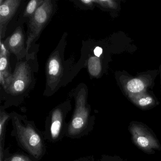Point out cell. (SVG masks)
I'll list each match as a JSON object with an SVG mask.
<instances>
[{"label":"cell","mask_w":161,"mask_h":161,"mask_svg":"<svg viewBox=\"0 0 161 161\" xmlns=\"http://www.w3.org/2000/svg\"><path fill=\"white\" fill-rule=\"evenodd\" d=\"M38 69L35 53H29L18 62L1 94V100L4 101L2 106L4 109L19 106L23 103L34 85V73Z\"/></svg>","instance_id":"6da1fadb"},{"label":"cell","mask_w":161,"mask_h":161,"mask_svg":"<svg viewBox=\"0 0 161 161\" xmlns=\"http://www.w3.org/2000/svg\"><path fill=\"white\" fill-rule=\"evenodd\" d=\"M11 114L13 126L11 136L15 137L22 150L37 161H40L47 153L46 140L43 131L25 115L15 112Z\"/></svg>","instance_id":"7a4b0ae2"},{"label":"cell","mask_w":161,"mask_h":161,"mask_svg":"<svg viewBox=\"0 0 161 161\" xmlns=\"http://www.w3.org/2000/svg\"><path fill=\"white\" fill-rule=\"evenodd\" d=\"M75 107L73 114L68 122L65 136L79 139L88 135L93 130L95 116L91 114V106L87 102V89L81 84L73 94Z\"/></svg>","instance_id":"3957f363"},{"label":"cell","mask_w":161,"mask_h":161,"mask_svg":"<svg viewBox=\"0 0 161 161\" xmlns=\"http://www.w3.org/2000/svg\"><path fill=\"white\" fill-rule=\"evenodd\" d=\"M66 41L64 35L59 45L51 54L46 67V86L44 96L50 97L54 94L64 81L65 75L64 52Z\"/></svg>","instance_id":"277c9868"},{"label":"cell","mask_w":161,"mask_h":161,"mask_svg":"<svg viewBox=\"0 0 161 161\" xmlns=\"http://www.w3.org/2000/svg\"><path fill=\"white\" fill-rule=\"evenodd\" d=\"M72 109L69 100L54 107L49 113L45 121L43 131L45 139L52 143H57L65 136L68 122L66 117Z\"/></svg>","instance_id":"5b68a950"},{"label":"cell","mask_w":161,"mask_h":161,"mask_svg":"<svg viewBox=\"0 0 161 161\" xmlns=\"http://www.w3.org/2000/svg\"><path fill=\"white\" fill-rule=\"evenodd\" d=\"M56 9L55 1L44 0L33 15L28 20L26 48L29 53L33 43L39 38L41 32L54 14Z\"/></svg>","instance_id":"8992f818"},{"label":"cell","mask_w":161,"mask_h":161,"mask_svg":"<svg viewBox=\"0 0 161 161\" xmlns=\"http://www.w3.org/2000/svg\"><path fill=\"white\" fill-rule=\"evenodd\" d=\"M157 75L156 70L143 72L136 77L119 73L116 75V80L120 89L128 97L147 92L148 89L153 86Z\"/></svg>","instance_id":"52a82bcc"},{"label":"cell","mask_w":161,"mask_h":161,"mask_svg":"<svg viewBox=\"0 0 161 161\" xmlns=\"http://www.w3.org/2000/svg\"><path fill=\"white\" fill-rule=\"evenodd\" d=\"M130 131L136 145L143 150L149 152L160 148L157 140L143 126L133 124L130 127Z\"/></svg>","instance_id":"ba28073f"},{"label":"cell","mask_w":161,"mask_h":161,"mask_svg":"<svg viewBox=\"0 0 161 161\" xmlns=\"http://www.w3.org/2000/svg\"><path fill=\"white\" fill-rule=\"evenodd\" d=\"M25 34L22 26H19L4 42V46L10 53L15 55L18 62L22 60L28 54L25 46Z\"/></svg>","instance_id":"9c48e42d"},{"label":"cell","mask_w":161,"mask_h":161,"mask_svg":"<svg viewBox=\"0 0 161 161\" xmlns=\"http://www.w3.org/2000/svg\"><path fill=\"white\" fill-rule=\"evenodd\" d=\"M20 0H5L0 1V37H5L7 26L17 12L21 4Z\"/></svg>","instance_id":"30bf717a"},{"label":"cell","mask_w":161,"mask_h":161,"mask_svg":"<svg viewBox=\"0 0 161 161\" xmlns=\"http://www.w3.org/2000/svg\"><path fill=\"white\" fill-rule=\"evenodd\" d=\"M10 53L1 40L0 53V83L3 88L13 74L10 67Z\"/></svg>","instance_id":"8fae6325"},{"label":"cell","mask_w":161,"mask_h":161,"mask_svg":"<svg viewBox=\"0 0 161 161\" xmlns=\"http://www.w3.org/2000/svg\"><path fill=\"white\" fill-rule=\"evenodd\" d=\"M127 97L135 105L142 109L153 107L156 103V100L154 96L148 93L147 91L136 95H130Z\"/></svg>","instance_id":"7c38bea8"},{"label":"cell","mask_w":161,"mask_h":161,"mask_svg":"<svg viewBox=\"0 0 161 161\" xmlns=\"http://www.w3.org/2000/svg\"><path fill=\"white\" fill-rule=\"evenodd\" d=\"M11 113H8L2 106L0 108V149H4L6 128L9 120H11Z\"/></svg>","instance_id":"4fadbf2b"},{"label":"cell","mask_w":161,"mask_h":161,"mask_svg":"<svg viewBox=\"0 0 161 161\" xmlns=\"http://www.w3.org/2000/svg\"><path fill=\"white\" fill-rule=\"evenodd\" d=\"M0 161H37L28 153H9L5 149L4 152L0 153Z\"/></svg>","instance_id":"5bb4252c"},{"label":"cell","mask_w":161,"mask_h":161,"mask_svg":"<svg viewBox=\"0 0 161 161\" xmlns=\"http://www.w3.org/2000/svg\"><path fill=\"white\" fill-rule=\"evenodd\" d=\"M87 65L91 76L98 77L101 75L102 71V66L99 57L95 56L89 57L87 61Z\"/></svg>","instance_id":"9a60e30c"},{"label":"cell","mask_w":161,"mask_h":161,"mask_svg":"<svg viewBox=\"0 0 161 161\" xmlns=\"http://www.w3.org/2000/svg\"><path fill=\"white\" fill-rule=\"evenodd\" d=\"M44 0H31L27 4L23 14V18L29 20L36 13Z\"/></svg>","instance_id":"2e32d148"},{"label":"cell","mask_w":161,"mask_h":161,"mask_svg":"<svg viewBox=\"0 0 161 161\" xmlns=\"http://www.w3.org/2000/svg\"><path fill=\"white\" fill-rule=\"evenodd\" d=\"M95 4L100 7L109 10H115L118 4L115 1L113 0H94Z\"/></svg>","instance_id":"e0dca14e"},{"label":"cell","mask_w":161,"mask_h":161,"mask_svg":"<svg viewBox=\"0 0 161 161\" xmlns=\"http://www.w3.org/2000/svg\"><path fill=\"white\" fill-rule=\"evenodd\" d=\"M80 2L87 8H93L96 4L94 0H81Z\"/></svg>","instance_id":"ac0fdd59"},{"label":"cell","mask_w":161,"mask_h":161,"mask_svg":"<svg viewBox=\"0 0 161 161\" xmlns=\"http://www.w3.org/2000/svg\"><path fill=\"white\" fill-rule=\"evenodd\" d=\"M72 161H95L94 156L91 155L82 156Z\"/></svg>","instance_id":"d6986e66"},{"label":"cell","mask_w":161,"mask_h":161,"mask_svg":"<svg viewBox=\"0 0 161 161\" xmlns=\"http://www.w3.org/2000/svg\"><path fill=\"white\" fill-rule=\"evenodd\" d=\"M95 56L96 57H100L103 53V49L100 47H97L95 48L94 50Z\"/></svg>","instance_id":"ffe728a7"},{"label":"cell","mask_w":161,"mask_h":161,"mask_svg":"<svg viewBox=\"0 0 161 161\" xmlns=\"http://www.w3.org/2000/svg\"><path fill=\"white\" fill-rule=\"evenodd\" d=\"M101 161H108V160L106 159V158H105V157H103V158H102V159Z\"/></svg>","instance_id":"44dd1931"},{"label":"cell","mask_w":161,"mask_h":161,"mask_svg":"<svg viewBox=\"0 0 161 161\" xmlns=\"http://www.w3.org/2000/svg\"><path fill=\"white\" fill-rule=\"evenodd\" d=\"M160 73H161V65H160Z\"/></svg>","instance_id":"7402d4cb"}]
</instances>
